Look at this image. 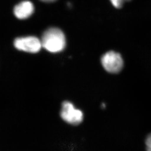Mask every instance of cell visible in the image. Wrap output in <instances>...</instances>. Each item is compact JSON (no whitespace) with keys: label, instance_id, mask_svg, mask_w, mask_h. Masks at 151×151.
<instances>
[{"label":"cell","instance_id":"cell-1","mask_svg":"<svg viewBox=\"0 0 151 151\" xmlns=\"http://www.w3.org/2000/svg\"><path fill=\"white\" fill-rule=\"evenodd\" d=\"M41 41L42 47L52 53L60 52L65 47V37L58 28H50L45 31Z\"/></svg>","mask_w":151,"mask_h":151},{"label":"cell","instance_id":"cell-2","mask_svg":"<svg viewBox=\"0 0 151 151\" xmlns=\"http://www.w3.org/2000/svg\"><path fill=\"white\" fill-rule=\"evenodd\" d=\"M60 115L64 121L74 126L81 123L84 118L83 111L76 109L73 104L69 101L63 102Z\"/></svg>","mask_w":151,"mask_h":151},{"label":"cell","instance_id":"cell-3","mask_svg":"<svg viewBox=\"0 0 151 151\" xmlns=\"http://www.w3.org/2000/svg\"><path fill=\"white\" fill-rule=\"evenodd\" d=\"M101 63L105 70L111 73L119 72L124 64L121 55L114 51H109L104 54L101 58Z\"/></svg>","mask_w":151,"mask_h":151},{"label":"cell","instance_id":"cell-4","mask_svg":"<svg viewBox=\"0 0 151 151\" xmlns=\"http://www.w3.org/2000/svg\"><path fill=\"white\" fill-rule=\"evenodd\" d=\"M17 49L30 53H37L42 47L41 41L35 37L17 38L14 42Z\"/></svg>","mask_w":151,"mask_h":151},{"label":"cell","instance_id":"cell-5","mask_svg":"<svg viewBox=\"0 0 151 151\" xmlns=\"http://www.w3.org/2000/svg\"><path fill=\"white\" fill-rule=\"evenodd\" d=\"M35 10L34 4L31 1H25L17 4L14 8V14L18 19H26L33 14Z\"/></svg>","mask_w":151,"mask_h":151},{"label":"cell","instance_id":"cell-6","mask_svg":"<svg viewBox=\"0 0 151 151\" xmlns=\"http://www.w3.org/2000/svg\"><path fill=\"white\" fill-rule=\"evenodd\" d=\"M111 3L116 9H120L122 7L124 0H110Z\"/></svg>","mask_w":151,"mask_h":151},{"label":"cell","instance_id":"cell-7","mask_svg":"<svg viewBox=\"0 0 151 151\" xmlns=\"http://www.w3.org/2000/svg\"><path fill=\"white\" fill-rule=\"evenodd\" d=\"M145 143L147 151H151V134L147 137Z\"/></svg>","mask_w":151,"mask_h":151},{"label":"cell","instance_id":"cell-8","mask_svg":"<svg viewBox=\"0 0 151 151\" xmlns=\"http://www.w3.org/2000/svg\"><path fill=\"white\" fill-rule=\"evenodd\" d=\"M40 1H44V2H46V3H51V2L55 1L56 0H40Z\"/></svg>","mask_w":151,"mask_h":151},{"label":"cell","instance_id":"cell-9","mask_svg":"<svg viewBox=\"0 0 151 151\" xmlns=\"http://www.w3.org/2000/svg\"><path fill=\"white\" fill-rule=\"evenodd\" d=\"M125 1H131V0H124Z\"/></svg>","mask_w":151,"mask_h":151}]
</instances>
